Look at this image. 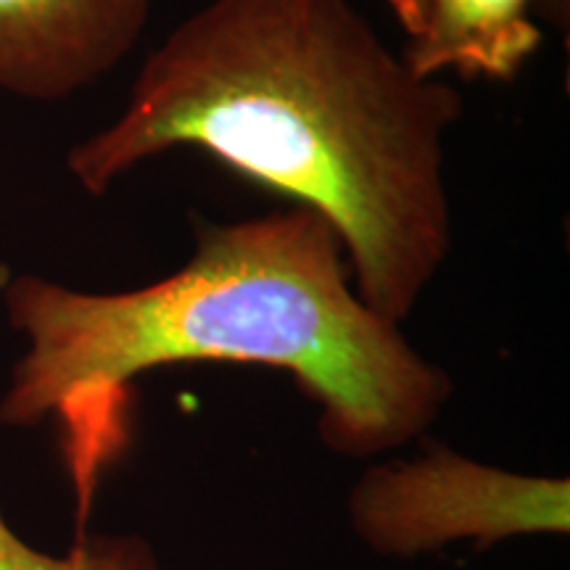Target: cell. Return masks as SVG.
I'll use <instances>...</instances> for the list:
<instances>
[{
	"label": "cell",
	"mask_w": 570,
	"mask_h": 570,
	"mask_svg": "<svg viewBox=\"0 0 570 570\" xmlns=\"http://www.w3.org/2000/svg\"><path fill=\"white\" fill-rule=\"evenodd\" d=\"M194 238L180 269L132 291L90 294L40 275L9 277L0 291L27 341L0 420L59 423L82 518L130 439V383L156 367L283 370L320 404L325 444L354 458L404 444L436 420L452 383L362 302L323 214L288 206L198 223Z\"/></svg>",
	"instance_id": "7a4b0ae2"
},
{
	"label": "cell",
	"mask_w": 570,
	"mask_h": 570,
	"mask_svg": "<svg viewBox=\"0 0 570 570\" xmlns=\"http://www.w3.org/2000/svg\"><path fill=\"white\" fill-rule=\"evenodd\" d=\"M537 6L544 13V19H550L554 27H562V32H568L570 0H537Z\"/></svg>",
	"instance_id": "ba28073f"
},
{
	"label": "cell",
	"mask_w": 570,
	"mask_h": 570,
	"mask_svg": "<svg viewBox=\"0 0 570 570\" xmlns=\"http://www.w3.org/2000/svg\"><path fill=\"white\" fill-rule=\"evenodd\" d=\"M386 3H389V9L394 11L399 24H402V30H404V35H407V40L415 38L420 24H423L428 0H386Z\"/></svg>",
	"instance_id": "52a82bcc"
},
{
	"label": "cell",
	"mask_w": 570,
	"mask_h": 570,
	"mask_svg": "<svg viewBox=\"0 0 570 570\" xmlns=\"http://www.w3.org/2000/svg\"><path fill=\"white\" fill-rule=\"evenodd\" d=\"M462 98L348 0H212L148 53L125 109L67 169L92 196L173 148L336 227L354 288L404 323L452 252L444 140Z\"/></svg>",
	"instance_id": "6da1fadb"
},
{
	"label": "cell",
	"mask_w": 570,
	"mask_h": 570,
	"mask_svg": "<svg viewBox=\"0 0 570 570\" xmlns=\"http://www.w3.org/2000/svg\"><path fill=\"white\" fill-rule=\"evenodd\" d=\"M11 273L0 267V291ZM0 570H159L151 550L138 539H96L67 558H48L24 544L0 518Z\"/></svg>",
	"instance_id": "8992f818"
},
{
	"label": "cell",
	"mask_w": 570,
	"mask_h": 570,
	"mask_svg": "<svg viewBox=\"0 0 570 570\" xmlns=\"http://www.w3.org/2000/svg\"><path fill=\"white\" fill-rule=\"evenodd\" d=\"M537 0H428L423 24L402 56L420 77L512 82L541 46Z\"/></svg>",
	"instance_id": "5b68a950"
},
{
	"label": "cell",
	"mask_w": 570,
	"mask_h": 570,
	"mask_svg": "<svg viewBox=\"0 0 570 570\" xmlns=\"http://www.w3.org/2000/svg\"><path fill=\"white\" fill-rule=\"evenodd\" d=\"M354 518L389 552L465 537L487 547L510 533L568 531V481L525 479L431 449L407 465L367 473L354 491Z\"/></svg>",
	"instance_id": "3957f363"
},
{
	"label": "cell",
	"mask_w": 570,
	"mask_h": 570,
	"mask_svg": "<svg viewBox=\"0 0 570 570\" xmlns=\"http://www.w3.org/2000/svg\"><path fill=\"white\" fill-rule=\"evenodd\" d=\"M156 0H0V90L63 101L125 61Z\"/></svg>",
	"instance_id": "277c9868"
}]
</instances>
